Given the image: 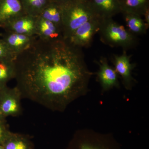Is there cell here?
Masks as SVG:
<instances>
[{
  "mask_svg": "<svg viewBox=\"0 0 149 149\" xmlns=\"http://www.w3.org/2000/svg\"><path fill=\"white\" fill-rule=\"evenodd\" d=\"M37 17L24 14L10 22L3 28L6 32L30 36H37Z\"/></svg>",
  "mask_w": 149,
  "mask_h": 149,
  "instance_id": "9c48e42d",
  "label": "cell"
},
{
  "mask_svg": "<svg viewBox=\"0 0 149 149\" xmlns=\"http://www.w3.org/2000/svg\"><path fill=\"white\" fill-rule=\"evenodd\" d=\"M37 37L6 32L3 40L9 49L16 55L28 48Z\"/></svg>",
  "mask_w": 149,
  "mask_h": 149,
  "instance_id": "7c38bea8",
  "label": "cell"
},
{
  "mask_svg": "<svg viewBox=\"0 0 149 149\" xmlns=\"http://www.w3.org/2000/svg\"><path fill=\"white\" fill-rule=\"evenodd\" d=\"M143 16H144V20L145 23H146L147 26L149 27V8L147 9L145 12L144 13L143 15Z\"/></svg>",
  "mask_w": 149,
  "mask_h": 149,
  "instance_id": "7402d4cb",
  "label": "cell"
},
{
  "mask_svg": "<svg viewBox=\"0 0 149 149\" xmlns=\"http://www.w3.org/2000/svg\"><path fill=\"white\" fill-rule=\"evenodd\" d=\"M15 55L3 40H0V62L13 61Z\"/></svg>",
  "mask_w": 149,
  "mask_h": 149,
  "instance_id": "ffe728a7",
  "label": "cell"
},
{
  "mask_svg": "<svg viewBox=\"0 0 149 149\" xmlns=\"http://www.w3.org/2000/svg\"><path fill=\"white\" fill-rule=\"evenodd\" d=\"M130 56L127 54L126 51H123L121 55H113V56L114 69L117 74L122 77L123 85L128 90L131 88L134 81L132 71L134 65L130 63Z\"/></svg>",
  "mask_w": 149,
  "mask_h": 149,
  "instance_id": "52a82bcc",
  "label": "cell"
},
{
  "mask_svg": "<svg viewBox=\"0 0 149 149\" xmlns=\"http://www.w3.org/2000/svg\"><path fill=\"white\" fill-rule=\"evenodd\" d=\"M24 14L20 0H0V27Z\"/></svg>",
  "mask_w": 149,
  "mask_h": 149,
  "instance_id": "30bf717a",
  "label": "cell"
},
{
  "mask_svg": "<svg viewBox=\"0 0 149 149\" xmlns=\"http://www.w3.org/2000/svg\"><path fill=\"white\" fill-rule=\"evenodd\" d=\"M97 16L101 19L113 18L120 13L119 0H88Z\"/></svg>",
  "mask_w": 149,
  "mask_h": 149,
  "instance_id": "8fae6325",
  "label": "cell"
},
{
  "mask_svg": "<svg viewBox=\"0 0 149 149\" xmlns=\"http://www.w3.org/2000/svg\"><path fill=\"white\" fill-rule=\"evenodd\" d=\"M10 132L6 121L0 122V144L3 143Z\"/></svg>",
  "mask_w": 149,
  "mask_h": 149,
  "instance_id": "44dd1931",
  "label": "cell"
},
{
  "mask_svg": "<svg viewBox=\"0 0 149 149\" xmlns=\"http://www.w3.org/2000/svg\"><path fill=\"white\" fill-rule=\"evenodd\" d=\"M82 48L62 37H37L13 61L16 85L22 98L53 111H63L84 95L93 74Z\"/></svg>",
  "mask_w": 149,
  "mask_h": 149,
  "instance_id": "6da1fadb",
  "label": "cell"
},
{
  "mask_svg": "<svg viewBox=\"0 0 149 149\" xmlns=\"http://www.w3.org/2000/svg\"><path fill=\"white\" fill-rule=\"evenodd\" d=\"M21 94L16 87L0 89V107L6 117L18 116L22 111Z\"/></svg>",
  "mask_w": 149,
  "mask_h": 149,
  "instance_id": "5b68a950",
  "label": "cell"
},
{
  "mask_svg": "<svg viewBox=\"0 0 149 149\" xmlns=\"http://www.w3.org/2000/svg\"><path fill=\"white\" fill-rule=\"evenodd\" d=\"M98 33L101 41L111 47H119L126 51L138 45L137 36L113 18L101 19Z\"/></svg>",
  "mask_w": 149,
  "mask_h": 149,
  "instance_id": "3957f363",
  "label": "cell"
},
{
  "mask_svg": "<svg viewBox=\"0 0 149 149\" xmlns=\"http://www.w3.org/2000/svg\"><path fill=\"white\" fill-rule=\"evenodd\" d=\"M120 13H128L143 17L149 8V0H119Z\"/></svg>",
  "mask_w": 149,
  "mask_h": 149,
  "instance_id": "e0dca14e",
  "label": "cell"
},
{
  "mask_svg": "<svg viewBox=\"0 0 149 149\" xmlns=\"http://www.w3.org/2000/svg\"><path fill=\"white\" fill-rule=\"evenodd\" d=\"M14 76L13 61L0 62V89L7 86V84Z\"/></svg>",
  "mask_w": 149,
  "mask_h": 149,
  "instance_id": "d6986e66",
  "label": "cell"
},
{
  "mask_svg": "<svg viewBox=\"0 0 149 149\" xmlns=\"http://www.w3.org/2000/svg\"><path fill=\"white\" fill-rule=\"evenodd\" d=\"M53 1L56 2L60 4H63L65 3L68 2L70 1H73V0H51Z\"/></svg>",
  "mask_w": 149,
  "mask_h": 149,
  "instance_id": "cb8c5ba5",
  "label": "cell"
},
{
  "mask_svg": "<svg viewBox=\"0 0 149 149\" xmlns=\"http://www.w3.org/2000/svg\"><path fill=\"white\" fill-rule=\"evenodd\" d=\"M100 21L99 17L92 19L76 29L66 40L78 47H88L91 45L95 35L98 32Z\"/></svg>",
  "mask_w": 149,
  "mask_h": 149,
  "instance_id": "8992f818",
  "label": "cell"
},
{
  "mask_svg": "<svg viewBox=\"0 0 149 149\" xmlns=\"http://www.w3.org/2000/svg\"><path fill=\"white\" fill-rule=\"evenodd\" d=\"M97 63L99 66L97 77L102 91H107L114 87H118L119 82L117 73L109 65L107 59L102 57Z\"/></svg>",
  "mask_w": 149,
  "mask_h": 149,
  "instance_id": "ba28073f",
  "label": "cell"
},
{
  "mask_svg": "<svg viewBox=\"0 0 149 149\" xmlns=\"http://www.w3.org/2000/svg\"><path fill=\"white\" fill-rule=\"evenodd\" d=\"M2 145L4 149H34L32 142L27 136L12 132Z\"/></svg>",
  "mask_w": 149,
  "mask_h": 149,
  "instance_id": "2e32d148",
  "label": "cell"
},
{
  "mask_svg": "<svg viewBox=\"0 0 149 149\" xmlns=\"http://www.w3.org/2000/svg\"><path fill=\"white\" fill-rule=\"evenodd\" d=\"M25 14L38 17L50 0H20Z\"/></svg>",
  "mask_w": 149,
  "mask_h": 149,
  "instance_id": "ac0fdd59",
  "label": "cell"
},
{
  "mask_svg": "<svg viewBox=\"0 0 149 149\" xmlns=\"http://www.w3.org/2000/svg\"><path fill=\"white\" fill-rule=\"evenodd\" d=\"M61 5L62 35L64 39H68L76 29L87 22L98 17L88 0H73Z\"/></svg>",
  "mask_w": 149,
  "mask_h": 149,
  "instance_id": "7a4b0ae2",
  "label": "cell"
},
{
  "mask_svg": "<svg viewBox=\"0 0 149 149\" xmlns=\"http://www.w3.org/2000/svg\"><path fill=\"white\" fill-rule=\"evenodd\" d=\"M39 16L53 22L59 28L62 33V10L61 4L50 0L49 2Z\"/></svg>",
  "mask_w": 149,
  "mask_h": 149,
  "instance_id": "5bb4252c",
  "label": "cell"
},
{
  "mask_svg": "<svg viewBox=\"0 0 149 149\" xmlns=\"http://www.w3.org/2000/svg\"><path fill=\"white\" fill-rule=\"evenodd\" d=\"M0 149H4L2 144H0Z\"/></svg>",
  "mask_w": 149,
  "mask_h": 149,
  "instance_id": "d4e9b609",
  "label": "cell"
},
{
  "mask_svg": "<svg viewBox=\"0 0 149 149\" xmlns=\"http://www.w3.org/2000/svg\"><path fill=\"white\" fill-rule=\"evenodd\" d=\"M37 37L45 40H54L63 37L58 27L51 22L39 16L36 21Z\"/></svg>",
  "mask_w": 149,
  "mask_h": 149,
  "instance_id": "4fadbf2b",
  "label": "cell"
},
{
  "mask_svg": "<svg viewBox=\"0 0 149 149\" xmlns=\"http://www.w3.org/2000/svg\"><path fill=\"white\" fill-rule=\"evenodd\" d=\"M68 149H122L111 134H103L91 130L75 133Z\"/></svg>",
  "mask_w": 149,
  "mask_h": 149,
  "instance_id": "277c9868",
  "label": "cell"
},
{
  "mask_svg": "<svg viewBox=\"0 0 149 149\" xmlns=\"http://www.w3.org/2000/svg\"><path fill=\"white\" fill-rule=\"evenodd\" d=\"M128 31L137 36L145 35L149 27L145 23L142 17L138 15L128 13H122Z\"/></svg>",
  "mask_w": 149,
  "mask_h": 149,
  "instance_id": "9a60e30c",
  "label": "cell"
},
{
  "mask_svg": "<svg viewBox=\"0 0 149 149\" xmlns=\"http://www.w3.org/2000/svg\"><path fill=\"white\" fill-rule=\"evenodd\" d=\"M6 118L0 107V122L6 121Z\"/></svg>",
  "mask_w": 149,
  "mask_h": 149,
  "instance_id": "603a6c76",
  "label": "cell"
}]
</instances>
